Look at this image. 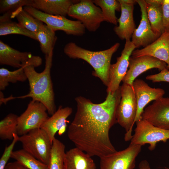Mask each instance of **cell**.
Returning <instances> with one entry per match:
<instances>
[{
  "label": "cell",
  "mask_w": 169,
  "mask_h": 169,
  "mask_svg": "<svg viewBox=\"0 0 169 169\" xmlns=\"http://www.w3.org/2000/svg\"><path fill=\"white\" fill-rule=\"evenodd\" d=\"M121 97L120 86L107 92L105 100L93 103L82 96L76 97L77 110L68 131L69 138L76 147L91 157L100 158L116 151L109 137V131L117 123Z\"/></svg>",
  "instance_id": "6da1fadb"
},
{
  "label": "cell",
  "mask_w": 169,
  "mask_h": 169,
  "mask_svg": "<svg viewBox=\"0 0 169 169\" xmlns=\"http://www.w3.org/2000/svg\"><path fill=\"white\" fill-rule=\"evenodd\" d=\"M135 123L136 127L130 143L141 146L148 144L149 150L152 151L157 143L166 142L169 139V130L155 126L142 119Z\"/></svg>",
  "instance_id": "9c48e42d"
},
{
  "label": "cell",
  "mask_w": 169,
  "mask_h": 169,
  "mask_svg": "<svg viewBox=\"0 0 169 169\" xmlns=\"http://www.w3.org/2000/svg\"><path fill=\"white\" fill-rule=\"evenodd\" d=\"M93 2L101 9L105 21L116 25L118 18L115 12L121 10L120 5L118 0H94Z\"/></svg>",
  "instance_id": "d4e9b609"
},
{
  "label": "cell",
  "mask_w": 169,
  "mask_h": 169,
  "mask_svg": "<svg viewBox=\"0 0 169 169\" xmlns=\"http://www.w3.org/2000/svg\"><path fill=\"white\" fill-rule=\"evenodd\" d=\"M120 46V44L116 43L107 49L92 51L70 42L65 45L63 50L64 54L69 58L82 59L88 63L94 69L92 75L99 78L107 87L109 82V72L111 58Z\"/></svg>",
  "instance_id": "3957f363"
},
{
  "label": "cell",
  "mask_w": 169,
  "mask_h": 169,
  "mask_svg": "<svg viewBox=\"0 0 169 169\" xmlns=\"http://www.w3.org/2000/svg\"><path fill=\"white\" fill-rule=\"evenodd\" d=\"M27 80L23 67L11 71L7 69H0V90H4L10 83L24 82Z\"/></svg>",
  "instance_id": "f1b7e54d"
},
{
  "label": "cell",
  "mask_w": 169,
  "mask_h": 169,
  "mask_svg": "<svg viewBox=\"0 0 169 169\" xmlns=\"http://www.w3.org/2000/svg\"><path fill=\"white\" fill-rule=\"evenodd\" d=\"M138 169H151V168L148 161L146 160H143L139 163Z\"/></svg>",
  "instance_id": "d590c367"
},
{
  "label": "cell",
  "mask_w": 169,
  "mask_h": 169,
  "mask_svg": "<svg viewBox=\"0 0 169 169\" xmlns=\"http://www.w3.org/2000/svg\"><path fill=\"white\" fill-rule=\"evenodd\" d=\"M72 112L73 109L71 107L68 106L63 107L60 106L41 126L40 128L47 133L52 143L57 132L60 135L65 131L67 119Z\"/></svg>",
  "instance_id": "d6986e66"
},
{
  "label": "cell",
  "mask_w": 169,
  "mask_h": 169,
  "mask_svg": "<svg viewBox=\"0 0 169 169\" xmlns=\"http://www.w3.org/2000/svg\"><path fill=\"white\" fill-rule=\"evenodd\" d=\"M135 46L131 40L125 41L121 55L117 58L115 64H111L109 70V82L107 92H114L119 89L128 71L129 60Z\"/></svg>",
  "instance_id": "7c38bea8"
},
{
  "label": "cell",
  "mask_w": 169,
  "mask_h": 169,
  "mask_svg": "<svg viewBox=\"0 0 169 169\" xmlns=\"http://www.w3.org/2000/svg\"><path fill=\"white\" fill-rule=\"evenodd\" d=\"M91 157L75 147L65 152L64 169H92L95 167Z\"/></svg>",
  "instance_id": "44dd1931"
},
{
  "label": "cell",
  "mask_w": 169,
  "mask_h": 169,
  "mask_svg": "<svg viewBox=\"0 0 169 169\" xmlns=\"http://www.w3.org/2000/svg\"><path fill=\"white\" fill-rule=\"evenodd\" d=\"M140 8L141 18L140 24L134 30L131 41L136 49L145 48L155 41L159 37L152 31L146 11V3L144 0H136Z\"/></svg>",
  "instance_id": "2e32d148"
},
{
  "label": "cell",
  "mask_w": 169,
  "mask_h": 169,
  "mask_svg": "<svg viewBox=\"0 0 169 169\" xmlns=\"http://www.w3.org/2000/svg\"><path fill=\"white\" fill-rule=\"evenodd\" d=\"M65 153L64 145L55 137L52 142L48 169H64Z\"/></svg>",
  "instance_id": "83f0119b"
},
{
  "label": "cell",
  "mask_w": 169,
  "mask_h": 169,
  "mask_svg": "<svg viewBox=\"0 0 169 169\" xmlns=\"http://www.w3.org/2000/svg\"><path fill=\"white\" fill-rule=\"evenodd\" d=\"M146 79L153 82H165L169 83V70L167 68L164 69L157 74L147 76Z\"/></svg>",
  "instance_id": "d6a6232c"
},
{
  "label": "cell",
  "mask_w": 169,
  "mask_h": 169,
  "mask_svg": "<svg viewBox=\"0 0 169 169\" xmlns=\"http://www.w3.org/2000/svg\"><path fill=\"white\" fill-rule=\"evenodd\" d=\"M18 117L16 115L10 113L0 121V138L1 140L12 141L13 140V134H17Z\"/></svg>",
  "instance_id": "f546056e"
},
{
  "label": "cell",
  "mask_w": 169,
  "mask_h": 169,
  "mask_svg": "<svg viewBox=\"0 0 169 169\" xmlns=\"http://www.w3.org/2000/svg\"><path fill=\"white\" fill-rule=\"evenodd\" d=\"M161 5H152L146 4L147 15L151 29L158 37L164 32Z\"/></svg>",
  "instance_id": "484cf974"
},
{
  "label": "cell",
  "mask_w": 169,
  "mask_h": 169,
  "mask_svg": "<svg viewBox=\"0 0 169 169\" xmlns=\"http://www.w3.org/2000/svg\"><path fill=\"white\" fill-rule=\"evenodd\" d=\"M133 86L135 94L137 110L134 123L142 119L144 108L149 102L163 97L165 90L162 88H152L142 79H136Z\"/></svg>",
  "instance_id": "5bb4252c"
},
{
  "label": "cell",
  "mask_w": 169,
  "mask_h": 169,
  "mask_svg": "<svg viewBox=\"0 0 169 169\" xmlns=\"http://www.w3.org/2000/svg\"><path fill=\"white\" fill-rule=\"evenodd\" d=\"M68 15L80 21L89 31L95 32L105 21L102 11L91 0H81L72 4Z\"/></svg>",
  "instance_id": "8992f818"
},
{
  "label": "cell",
  "mask_w": 169,
  "mask_h": 169,
  "mask_svg": "<svg viewBox=\"0 0 169 169\" xmlns=\"http://www.w3.org/2000/svg\"><path fill=\"white\" fill-rule=\"evenodd\" d=\"M23 149L48 165L52 143L47 133L41 128L32 130L19 136Z\"/></svg>",
  "instance_id": "5b68a950"
},
{
  "label": "cell",
  "mask_w": 169,
  "mask_h": 169,
  "mask_svg": "<svg viewBox=\"0 0 169 169\" xmlns=\"http://www.w3.org/2000/svg\"><path fill=\"white\" fill-rule=\"evenodd\" d=\"M79 0H33L31 6L48 14L65 17L70 7Z\"/></svg>",
  "instance_id": "ffe728a7"
},
{
  "label": "cell",
  "mask_w": 169,
  "mask_h": 169,
  "mask_svg": "<svg viewBox=\"0 0 169 169\" xmlns=\"http://www.w3.org/2000/svg\"><path fill=\"white\" fill-rule=\"evenodd\" d=\"M42 59L39 56L32 55L29 52H21L12 48L0 40V64L18 69L32 65L35 67L41 65Z\"/></svg>",
  "instance_id": "8fae6325"
},
{
  "label": "cell",
  "mask_w": 169,
  "mask_h": 169,
  "mask_svg": "<svg viewBox=\"0 0 169 169\" xmlns=\"http://www.w3.org/2000/svg\"><path fill=\"white\" fill-rule=\"evenodd\" d=\"M36 34L43 54L48 55L53 51L57 40L55 31L44 23Z\"/></svg>",
  "instance_id": "603a6c76"
},
{
  "label": "cell",
  "mask_w": 169,
  "mask_h": 169,
  "mask_svg": "<svg viewBox=\"0 0 169 169\" xmlns=\"http://www.w3.org/2000/svg\"><path fill=\"white\" fill-rule=\"evenodd\" d=\"M95 168H96V167H94V168H92V169H95Z\"/></svg>",
  "instance_id": "8d00e7d4"
},
{
  "label": "cell",
  "mask_w": 169,
  "mask_h": 169,
  "mask_svg": "<svg viewBox=\"0 0 169 169\" xmlns=\"http://www.w3.org/2000/svg\"><path fill=\"white\" fill-rule=\"evenodd\" d=\"M121 97L116 115L117 123L123 128L126 133L125 141L131 140L136 116L137 104L133 86L123 83L120 86Z\"/></svg>",
  "instance_id": "277c9868"
},
{
  "label": "cell",
  "mask_w": 169,
  "mask_h": 169,
  "mask_svg": "<svg viewBox=\"0 0 169 169\" xmlns=\"http://www.w3.org/2000/svg\"><path fill=\"white\" fill-rule=\"evenodd\" d=\"M143 56H151L164 62L169 70V31L164 32L146 47L135 49L131 54L133 57Z\"/></svg>",
  "instance_id": "ac0fdd59"
},
{
  "label": "cell",
  "mask_w": 169,
  "mask_h": 169,
  "mask_svg": "<svg viewBox=\"0 0 169 169\" xmlns=\"http://www.w3.org/2000/svg\"><path fill=\"white\" fill-rule=\"evenodd\" d=\"M45 106L41 102L32 100L25 111L18 118L17 134L20 136L30 131L40 128L49 117Z\"/></svg>",
  "instance_id": "ba28073f"
},
{
  "label": "cell",
  "mask_w": 169,
  "mask_h": 169,
  "mask_svg": "<svg viewBox=\"0 0 169 169\" xmlns=\"http://www.w3.org/2000/svg\"><path fill=\"white\" fill-rule=\"evenodd\" d=\"M33 0H0V13L12 14L21 8L31 6Z\"/></svg>",
  "instance_id": "4dcf8cb0"
},
{
  "label": "cell",
  "mask_w": 169,
  "mask_h": 169,
  "mask_svg": "<svg viewBox=\"0 0 169 169\" xmlns=\"http://www.w3.org/2000/svg\"><path fill=\"white\" fill-rule=\"evenodd\" d=\"M142 146L130 143L123 150L100 157V169H134Z\"/></svg>",
  "instance_id": "30bf717a"
},
{
  "label": "cell",
  "mask_w": 169,
  "mask_h": 169,
  "mask_svg": "<svg viewBox=\"0 0 169 169\" xmlns=\"http://www.w3.org/2000/svg\"><path fill=\"white\" fill-rule=\"evenodd\" d=\"M164 32L169 31V0H163L161 5Z\"/></svg>",
  "instance_id": "836d02e7"
},
{
  "label": "cell",
  "mask_w": 169,
  "mask_h": 169,
  "mask_svg": "<svg viewBox=\"0 0 169 169\" xmlns=\"http://www.w3.org/2000/svg\"><path fill=\"white\" fill-rule=\"evenodd\" d=\"M4 169H28L16 161L8 163Z\"/></svg>",
  "instance_id": "e575fe53"
},
{
  "label": "cell",
  "mask_w": 169,
  "mask_h": 169,
  "mask_svg": "<svg viewBox=\"0 0 169 169\" xmlns=\"http://www.w3.org/2000/svg\"><path fill=\"white\" fill-rule=\"evenodd\" d=\"M12 18H16L18 23L20 27L35 34L44 23L36 18L23 9L21 8L13 12Z\"/></svg>",
  "instance_id": "7402d4cb"
},
{
  "label": "cell",
  "mask_w": 169,
  "mask_h": 169,
  "mask_svg": "<svg viewBox=\"0 0 169 169\" xmlns=\"http://www.w3.org/2000/svg\"><path fill=\"white\" fill-rule=\"evenodd\" d=\"M120 5L121 15L117 19L118 26H115L114 31L121 40H130L136 24L133 18L134 5L136 3L134 0H119Z\"/></svg>",
  "instance_id": "e0dca14e"
},
{
  "label": "cell",
  "mask_w": 169,
  "mask_h": 169,
  "mask_svg": "<svg viewBox=\"0 0 169 169\" xmlns=\"http://www.w3.org/2000/svg\"><path fill=\"white\" fill-rule=\"evenodd\" d=\"M13 138L11 143L6 146L0 159V169H4L8 161L11 158L13 149L16 143L18 141L19 136L16 133L13 134Z\"/></svg>",
  "instance_id": "1f68e13d"
},
{
  "label": "cell",
  "mask_w": 169,
  "mask_h": 169,
  "mask_svg": "<svg viewBox=\"0 0 169 169\" xmlns=\"http://www.w3.org/2000/svg\"><path fill=\"white\" fill-rule=\"evenodd\" d=\"M11 34L23 35L37 41L36 34L20 27L9 18L0 16V35Z\"/></svg>",
  "instance_id": "cb8c5ba5"
},
{
  "label": "cell",
  "mask_w": 169,
  "mask_h": 169,
  "mask_svg": "<svg viewBox=\"0 0 169 169\" xmlns=\"http://www.w3.org/2000/svg\"><path fill=\"white\" fill-rule=\"evenodd\" d=\"M153 68L157 69L161 71L167 68V65L164 62L151 56H131L129 69L122 81L123 83L133 86V82L138 76Z\"/></svg>",
  "instance_id": "4fadbf2b"
},
{
  "label": "cell",
  "mask_w": 169,
  "mask_h": 169,
  "mask_svg": "<svg viewBox=\"0 0 169 169\" xmlns=\"http://www.w3.org/2000/svg\"><path fill=\"white\" fill-rule=\"evenodd\" d=\"M53 51L45 56V67L40 73L37 72L35 67L32 65L23 67L29 86V93L18 98L30 97L32 100L42 103L51 115L56 111L54 95L51 77Z\"/></svg>",
  "instance_id": "7a4b0ae2"
},
{
  "label": "cell",
  "mask_w": 169,
  "mask_h": 169,
  "mask_svg": "<svg viewBox=\"0 0 169 169\" xmlns=\"http://www.w3.org/2000/svg\"><path fill=\"white\" fill-rule=\"evenodd\" d=\"M11 158L28 169H49L48 165L39 160L23 149L13 151Z\"/></svg>",
  "instance_id": "4316f807"
},
{
  "label": "cell",
  "mask_w": 169,
  "mask_h": 169,
  "mask_svg": "<svg viewBox=\"0 0 169 169\" xmlns=\"http://www.w3.org/2000/svg\"><path fill=\"white\" fill-rule=\"evenodd\" d=\"M23 8L55 32L61 30L67 34L76 36H82L85 33V28L79 21L69 20L63 16L48 14L31 6H26Z\"/></svg>",
  "instance_id": "52a82bcc"
},
{
  "label": "cell",
  "mask_w": 169,
  "mask_h": 169,
  "mask_svg": "<svg viewBox=\"0 0 169 169\" xmlns=\"http://www.w3.org/2000/svg\"><path fill=\"white\" fill-rule=\"evenodd\" d=\"M141 117L155 126L169 130V97L153 101L144 110Z\"/></svg>",
  "instance_id": "9a60e30c"
}]
</instances>
